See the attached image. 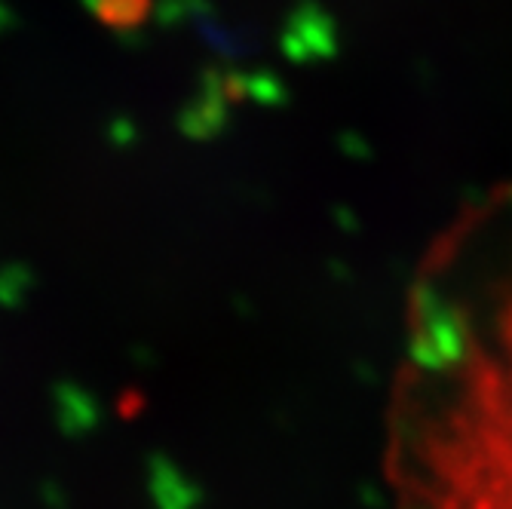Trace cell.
<instances>
[{
    "label": "cell",
    "instance_id": "cell-1",
    "mask_svg": "<svg viewBox=\"0 0 512 509\" xmlns=\"http://www.w3.org/2000/svg\"><path fill=\"white\" fill-rule=\"evenodd\" d=\"M390 439L396 509H512V188L417 276Z\"/></svg>",
    "mask_w": 512,
    "mask_h": 509
}]
</instances>
